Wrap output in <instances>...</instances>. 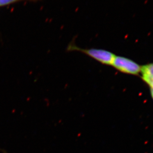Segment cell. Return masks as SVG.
Listing matches in <instances>:
<instances>
[{"mask_svg": "<svg viewBox=\"0 0 153 153\" xmlns=\"http://www.w3.org/2000/svg\"><path fill=\"white\" fill-rule=\"evenodd\" d=\"M69 52L76 51L81 52L96 61L106 66H111L115 57V55L111 52L102 49L82 48L71 42L67 47Z\"/></svg>", "mask_w": 153, "mask_h": 153, "instance_id": "obj_1", "label": "cell"}, {"mask_svg": "<svg viewBox=\"0 0 153 153\" xmlns=\"http://www.w3.org/2000/svg\"><path fill=\"white\" fill-rule=\"evenodd\" d=\"M111 66L124 74L140 76L141 66L128 58L116 55Z\"/></svg>", "mask_w": 153, "mask_h": 153, "instance_id": "obj_2", "label": "cell"}, {"mask_svg": "<svg viewBox=\"0 0 153 153\" xmlns=\"http://www.w3.org/2000/svg\"><path fill=\"white\" fill-rule=\"evenodd\" d=\"M140 76L148 85L153 83V63L147 64L141 66Z\"/></svg>", "mask_w": 153, "mask_h": 153, "instance_id": "obj_3", "label": "cell"}, {"mask_svg": "<svg viewBox=\"0 0 153 153\" xmlns=\"http://www.w3.org/2000/svg\"><path fill=\"white\" fill-rule=\"evenodd\" d=\"M22 1H36L38 0H0V7L7 6L9 4H13V3Z\"/></svg>", "mask_w": 153, "mask_h": 153, "instance_id": "obj_4", "label": "cell"}, {"mask_svg": "<svg viewBox=\"0 0 153 153\" xmlns=\"http://www.w3.org/2000/svg\"><path fill=\"white\" fill-rule=\"evenodd\" d=\"M150 88V91L151 96L153 100V87H149Z\"/></svg>", "mask_w": 153, "mask_h": 153, "instance_id": "obj_5", "label": "cell"}, {"mask_svg": "<svg viewBox=\"0 0 153 153\" xmlns=\"http://www.w3.org/2000/svg\"><path fill=\"white\" fill-rule=\"evenodd\" d=\"M149 87H153V84H152V85H150V86H149Z\"/></svg>", "mask_w": 153, "mask_h": 153, "instance_id": "obj_6", "label": "cell"}]
</instances>
